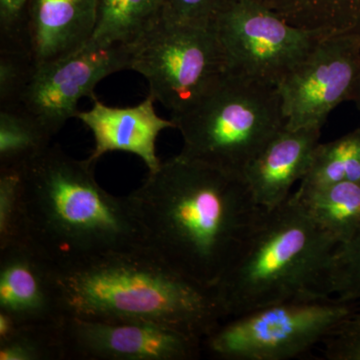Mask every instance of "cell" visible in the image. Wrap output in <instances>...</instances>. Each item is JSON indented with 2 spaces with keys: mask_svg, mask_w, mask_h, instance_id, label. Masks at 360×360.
<instances>
[{
  "mask_svg": "<svg viewBox=\"0 0 360 360\" xmlns=\"http://www.w3.org/2000/svg\"><path fill=\"white\" fill-rule=\"evenodd\" d=\"M146 248L177 271L213 288L265 210L245 179L177 155L129 195Z\"/></svg>",
  "mask_w": 360,
  "mask_h": 360,
  "instance_id": "1",
  "label": "cell"
},
{
  "mask_svg": "<svg viewBox=\"0 0 360 360\" xmlns=\"http://www.w3.org/2000/svg\"><path fill=\"white\" fill-rule=\"evenodd\" d=\"M94 167L51 144L21 168L23 243L56 269L146 246L129 196L104 191Z\"/></svg>",
  "mask_w": 360,
  "mask_h": 360,
  "instance_id": "2",
  "label": "cell"
},
{
  "mask_svg": "<svg viewBox=\"0 0 360 360\" xmlns=\"http://www.w3.org/2000/svg\"><path fill=\"white\" fill-rule=\"evenodd\" d=\"M66 315L158 322L203 338L224 321L214 288L146 246L56 269Z\"/></svg>",
  "mask_w": 360,
  "mask_h": 360,
  "instance_id": "3",
  "label": "cell"
},
{
  "mask_svg": "<svg viewBox=\"0 0 360 360\" xmlns=\"http://www.w3.org/2000/svg\"><path fill=\"white\" fill-rule=\"evenodd\" d=\"M338 245L295 191L265 210L213 286L225 319L277 303L331 297L329 276Z\"/></svg>",
  "mask_w": 360,
  "mask_h": 360,
  "instance_id": "4",
  "label": "cell"
},
{
  "mask_svg": "<svg viewBox=\"0 0 360 360\" xmlns=\"http://www.w3.org/2000/svg\"><path fill=\"white\" fill-rule=\"evenodd\" d=\"M172 120L184 139L180 155L240 176L285 127L276 86L227 71Z\"/></svg>",
  "mask_w": 360,
  "mask_h": 360,
  "instance_id": "5",
  "label": "cell"
},
{
  "mask_svg": "<svg viewBox=\"0 0 360 360\" xmlns=\"http://www.w3.org/2000/svg\"><path fill=\"white\" fill-rule=\"evenodd\" d=\"M356 312V302L336 297L277 303L222 321L202 347L224 360L295 359Z\"/></svg>",
  "mask_w": 360,
  "mask_h": 360,
  "instance_id": "6",
  "label": "cell"
},
{
  "mask_svg": "<svg viewBox=\"0 0 360 360\" xmlns=\"http://www.w3.org/2000/svg\"><path fill=\"white\" fill-rule=\"evenodd\" d=\"M129 49V70L146 78L149 94L172 117L200 101L226 71L213 25H186L162 15Z\"/></svg>",
  "mask_w": 360,
  "mask_h": 360,
  "instance_id": "7",
  "label": "cell"
},
{
  "mask_svg": "<svg viewBox=\"0 0 360 360\" xmlns=\"http://www.w3.org/2000/svg\"><path fill=\"white\" fill-rule=\"evenodd\" d=\"M213 27L227 72L276 87L323 37L253 0H224Z\"/></svg>",
  "mask_w": 360,
  "mask_h": 360,
  "instance_id": "8",
  "label": "cell"
},
{
  "mask_svg": "<svg viewBox=\"0 0 360 360\" xmlns=\"http://www.w3.org/2000/svg\"><path fill=\"white\" fill-rule=\"evenodd\" d=\"M359 71V37H322L277 84L285 127L321 129L331 111L352 101Z\"/></svg>",
  "mask_w": 360,
  "mask_h": 360,
  "instance_id": "9",
  "label": "cell"
},
{
  "mask_svg": "<svg viewBox=\"0 0 360 360\" xmlns=\"http://www.w3.org/2000/svg\"><path fill=\"white\" fill-rule=\"evenodd\" d=\"M63 360H191L202 338L158 322L66 315L59 324Z\"/></svg>",
  "mask_w": 360,
  "mask_h": 360,
  "instance_id": "10",
  "label": "cell"
},
{
  "mask_svg": "<svg viewBox=\"0 0 360 360\" xmlns=\"http://www.w3.org/2000/svg\"><path fill=\"white\" fill-rule=\"evenodd\" d=\"M129 66V46L87 44L70 56L37 66L20 106L54 136L68 120L77 117L80 99H94V89L103 78Z\"/></svg>",
  "mask_w": 360,
  "mask_h": 360,
  "instance_id": "11",
  "label": "cell"
},
{
  "mask_svg": "<svg viewBox=\"0 0 360 360\" xmlns=\"http://www.w3.org/2000/svg\"><path fill=\"white\" fill-rule=\"evenodd\" d=\"M0 312L20 326H56L66 316L56 267L27 243L0 250Z\"/></svg>",
  "mask_w": 360,
  "mask_h": 360,
  "instance_id": "12",
  "label": "cell"
},
{
  "mask_svg": "<svg viewBox=\"0 0 360 360\" xmlns=\"http://www.w3.org/2000/svg\"><path fill=\"white\" fill-rule=\"evenodd\" d=\"M92 101L89 110L78 111L77 115L96 141L87 160L96 165L105 153L124 151L139 156L149 172L158 169L162 161L156 153V141L163 130L176 129V124L156 115L155 98L148 94L141 103L124 108L105 105L97 97Z\"/></svg>",
  "mask_w": 360,
  "mask_h": 360,
  "instance_id": "13",
  "label": "cell"
},
{
  "mask_svg": "<svg viewBox=\"0 0 360 360\" xmlns=\"http://www.w3.org/2000/svg\"><path fill=\"white\" fill-rule=\"evenodd\" d=\"M321 131L284 127L251 161L243 176L259 207L269 212L290 198L292 186L307 174Z\"/></svg>",
  "mask_w": 360,
  "mask_h": 360,
  "instance_id": "14",
  "label": "cell"
},
{
  "mask_svg": "<svg viewBox=\"0 0 360 360\" xmlns=\"http://www.w3.org/2000/svg\"><path fill=\"white\" fill-rule=\"evenodd\" d=\"M98 0H30L28 45L37 66L79 51L96 28Z\"/></svg>",
  "mask_w": 360,
  "mask_h": 360,
  "instance_id": "15",
  "label": "cell"
},
{
  "mask_svg": "<svg viewBox=\"0 0 360 360\" xmlns=\"http://www.w3.org/2000/svg\"><path fill=\"white\" fill-rule=\"evenodd\" d=\"M290 25L321 37L360 39V0H253Z\"/></svg>",
  "mask_w": 360,
  "mask_h": 360,
  "instance_id": "16",
  "label": "cell"
},
{
  "mask_svg": "<svg viewBox=\"0 0 360 360\" xmlns=\"http://www.w3.org/2000/svg\"><path fill=\"white\" fill-rule=\"evenodd\" d=\"M309 217L328 231L338 245L347 243L360 229V181L295 191Z\"/></svg>",
  "mask_w": 360,
  "mask_h": 360,
  "instance_id": "17",
  "label": "cell"
},
{
  "mask_svg": "<svg viewBox=\"0 0 360 360\" xmlns=\"http://www.w3.org/2000/svg\"><path fill=\"white\" fill-rule=\"evenodd\" d=\"M162 15V0H98L96 28L89 44L130 46Z\"/></svg>",
  "mask_w": 360,
  "mask_h": 360,
  "instance_id": "18",
  "label": "cell"
},
{
  "mask_svg": "<svg viewBox=\"0 0 360 360\" xmlns=\"http://www.w3.org/2000/svg\"><path fill=\"white\" fill-rule=\"evenodd\" d=\"M52 137L21 106L0 108V169H21L51 146Z\"/></svg>",
  "mask_w": 360,
  "mask_h": 360,
  "instance_id": "19",
  "label": "cell"
},
{
  "mask_svg": "<svg viewBox=\"0 0 360 360\" xmlns=\"http://www.w3.org/2000/svg\"><path fill=\"white\" fill-rule=\"evenodd\" d=\"M345 181H360V129L317 144L298 187L314 188Z\"/></svg>",
  "mask_w": 360,
  "mask_h": 360,
  "instance_id": "20",
  "label": "cell"
},
{
  "mask_svg": "<svg viewBox=\"0 0 360 360\" xmlns=\"http://www.w3.org/2000/svg\"><path fill=\"white\" fill-rule=\"evenodd\" d=\"M59 324L18 326L0 341V360H63Z\"/></svg>",
  "mask_w": 360,
  "mask_h": 360,
  "instance_id": "21",
  "label": "cell"
},
{
  "mask_svg": "<svg viewBox=\"0 0 360 360\" xmlns=\"http://www.w3.org/2000/svg\"><path fill=\"white\" fill-rule=\"evenodd\" d=\"M23 221L21 169H0V250L23 243Z\"/></svg>",
  "mask_w": 360,
  "mask_h": 360,
  "instance_id": "22",
  "label": "cell"
},
{
  "mask_svg": "<svg viewBox=\"0 0 360 360\" xmlns=\"http://www.w3.org/2000/svg\"><path fill=\"white\" fill-rule=\"evenodd\" d=\"M35 70L30 49H0V108L20 105Z\"/></svg>",
  "mask_w": 360,
  "mask_h": 360,
  "instance_id": "23",
  "label": "cell"
},
{
  "mask_svg": "<svg viewBox=\"0 0 360 360\" xmlns=\"http://www.w3.org/2000/svg\"><path fill=\"white\" fill-rule=\"evenodd\" d=\"M331 295L345 302H360V229L338 245L329 276Z\"/></svg>",
  "mask_w": 360,
  "mask_h": 360,
  "instance_id": "24",
  "label": "cell"
},
{
  "mask_svg": "<svg viewBox=\"0 0 360 360\" xmlns=\"http://www.w3.org/2000/svg\"><path fill=\"white\" fill-rule=\"evenodd\" d=\"M30 0H0V49H30Z\"/></svg>",
  "mask_w": 360,
  "mask_h": 360,
  "instance_id": "25",
  "label": "cell"
},
{
  "mask_svg": "<svg viewBox=\"0 0 360 360\" xmlns=\"http://www.w3.org/2000/svg\"><path fill=\"white\" fill-rule=\"evenodd\" d=\"M163 16L186 25H213L224 0H162Z\"/></svg>",
  "mask_w": 360,
  "mask_h": 360,
  "instance_id": "26",
  "label": "cell"
},
{
  "mask_svg": "<svg viewBox=\"0 0 360 360\" xmlns=\"http://www.w3.org/2000/svg\"><path fill=\"white\" fill-rule=\"evenodd\" d=\"M324 356L329 360H360V314L359 311L323 341Z\"/></svg>",
  "mask_w": 360,
  "mask_h": 360,
  "instance_id": "27",
  "label": "cell"
},
{
  "mask_svg": "<svg viewBox=\"0 0 360 360\" xmlns=\"http://www.w3.org/2000/svg\"><path fill=\"white\" fill-rule=\"evenodd\" d=\"M352 101H354L356 108L360 110V71L356 84H355L354 94H352Z\"/></svg>",
  "mask_w": 360,
  "mask_h": 360,
  "instance_id": "28",
  "label": "cell"
}]
</instances>
